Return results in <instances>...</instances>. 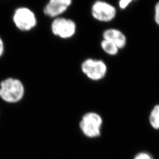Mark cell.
Returning <instances> with one entry per match:
<instances>
[{
	"label": "cell",
	"mask_w": 159,
	"mask_h": 159,
	"mask_svg": "<svg viewBox=\"0 0 159 159\" xmlns=\"http://www.w3.org/2000/svg\"><path fill=\"white\" fill-rule=\"evenodd\" d=\"M24 92L23 83L17 79L9 77L0 83V97L6 102L15 103L20 101Z\"/></svg>",
	"instance_id": "cell-1"
},
{
	"label": "cell",
	"mask_w": 159,
	"mask_h": 159,
	"mask_svg": "<svg viewBox=\"0 0 159 159\" xmlns=\"http://www.w3.org/2000/svg\"><path fill=\"white\" fill-rule=\"evenodd\" d=\"M12 21L18 30L27 32L34 29L37 24V18L34 12L26 7H20L14 11Z\"/></svg>",
	"instance_id": "cell-2"
},
{
	"label": "cell",
	"mask_w": 159,
	"mask_h": 159,
	"mask_svg": "<svg viewBox=\"0 0 159 159\" xmlns=\"http://www.w3.org/2000/svg\"><path fill=\"white\" fill-rule=\"evenodd\" d=\"M81 70L89 79L97 81L106 77L108 67L102 60L88 58L81 63Z\"/></svg>",
	"instance_id": "cell-3"
},
{
	"label": "cell",
	"mask_w": 159,
	"mask_h": 159,
	"mask_svg": "<svg viewBox=\"0 0 159 159\" xmlns=\"http://www.w3.org/2000/svg\"><path fill=\"white\" fill-rule=\"evenodd\" d=\"M53 35L61 39H70L74 37L77 31V24L74 20L59 17L54 18L51 24Z\"/></svg>",
	"instance_id": "cell-4"
},
{
	"label": "cell",
	"mask_w": 159,
	"mask_h": 159,
	"mask_svg": "<svg viewBox=\"0 0 159 159\" xmlns=\"http://www.w3.org/2000/svg\"><path fill=\"white\" fill-rule=\"evenodd\" d=\"M92 17L97 21L109 23L117 16L116 8L111 4L104 0H96L91 8Z\"/></svg>",
	"instance_id": "cell-5"
},
{
	"label": "cell",
	"mask_w": 159,
	"mask_h": 159,
	"mask_svg": "<svg viewBox=\"0 0 159 159\" xmlns=\"http://www.w3.org/2000/svg\"><path fill=\"white\" fill-rule=\"evenodd\" d=\"M102 124V118L98 114L90 112L83 117L80 126L84 135L90 138H94L100 135Z\"/></svg>",
	"instance_id": "cell-6"
},
{
	"label": "cell",
	"mask_w": 159,
	"mask_h": 159,
	"mask_svg": "<svg viewBox=\"0 0 159 159\" xmlns=\"http://www.w3.org/2000/svg\"><path fill=\"white\" fill-rule=\"evenodd\" d=\"M73 4V0H48L43 12L47 17L56 18L61 17L68 10Z\"/></svg>",
	"instance_id": "cell-7"
},
{
	"label": "cell",
	"mask_w": 159,
	"mask_h": 159,
	"mask_svg": "<svg viewBox=\"0 0 159 159\" xmlns=\"http://www.w3.org/2000/svg\"><path fill=\"white\" fill-rule=\"evenodd\" d=\"M103 40H107L117 46L119 50L127 45V37L121 30L116 28L106 29L102 33Z\"/></svg>",
	"instance_id": "cell-8"
},
{
	"label": "cell",
	"mask_w": 159,
	"mask_h": 159,
	"mask_svg": "<svg viewBox=\"0 0 159 159\" xmlns=\"http://www.w3.org/2000/svg\"><path fill=\"white\" fill-rule=\"evenodd\" d=\"M100 46L103 51L110 56H115L119 52L120 50L117 46L107 40L102 39L100 43Z\"/></svg>",
	"instance_id": "cell-9"
},
{
	"label": "cell",
	"mask_w": 159,
	"mask_h": 159,
	"mask_svg": "<svg viewBox=\"0 0 159 159\" xmlns=\"http://www.w3.org/2000/svg\"><path fill=\"white\" fill-rule=\"evenodd\" d=\"M149 121L153 128L159 129V104L153 108L149 117Z\"/></svg>",
	"instance_id": "cell-10"
},
{
	"label": "cell",
	"mask_w": 159,
	"mask_h": 159,
	"mask_svg": "<svg viewBox=\"0 0 159 159\" xmlns=\"http://www.w3.org/2000/svg\"><path fill=\"white\" fill-rule=\"evenodd\" d=\"M136 0H119L118 4L121 10H125L131 4Z\"/></svg>",
	"instance_id": "cell-11"
},
{
	"label": "cell",
	"mask_w": 159,
	"mask_h": 159,
	"mask_svg": "<svg viewBox=\"0 0 159 159\" xmlns=\"http://www.w3.org/2000/svg\"><path fill=\"white\" fill-rule=\"evenodd\" d=\"M154 19L156 24L159 27V1H158L154 6Z\"/></svg>",
	"instance_id": "cell-12"
},
{
	"label": "cell",
	"mask_w": 159,
	"mask_h": 159,
	"mask_svg": "<svg viewBox=\"0 0 159 159\" xmlns=\"http://www.w3.org/2000/svg\"><path fill=\"white\" fill-rule=\"evenodd\" d=\"M134 159H153V157L148 153L142 152L137 154Z\"/></svg>",
	"instance_id": "cell-13"
},
{
	"label": "cell",
	"mask_w": 159,
	"mask_h": 159,
	"mask_svg": "<svg viewBox=\"0 0 159 159\" xmlns=\"http://www.w3.org/2000/svg\"><path fill=\"white\" fill-rule=\"evenodd\" d=\"M5 51V45L2 39L0 37V58L2 57Z\"/></svg>",
	"instance_id": "cell-14"
}]
</instances>
